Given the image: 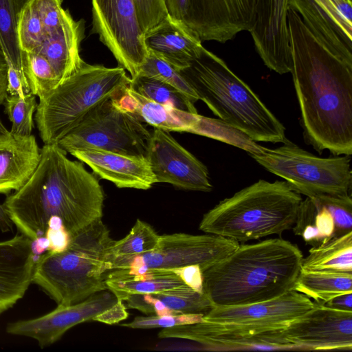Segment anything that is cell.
<instances>
[{
  "label": "cell",
  "mask_w": 352,
  "mask_h": 352,
  "mask_svg": "<svg viewBox=\"0 0 352 352\" xmlns=\"http://www.w3.org/2000/svg\"><path fill=\"white\" fill-rule=\"evenodd\" d=\"M131 81L121 66L107 67L83 61L74 74L39 100L34 120L43 144H58L89 111L120 94Z\"/></svg>",
  "instance_id": "obj_7"
},
{
  "label": "cell",
  "mask_w": 352,
  "mask_h": 352,
  "mask_svg": "<svg viewBox=\"0 0 352 352\" xmlns=\"http://www.w3.org/2000/svg\"><path fill=\"white\" fill-rule=\"evenodd\" d=\"M152 294L175 314L204 316L214 307L204 293L198 292L186 284Z\"/></svg>",
  "instance_id": "obj_31"
},
{
  "label": "cell",
  "mask_w": 352,
  "mask_h": 352,
  "mask_svg": "<svg viewBox=\"0 0 352 352\" xmlns=\"http://www.w3.org/2000/svg\"><path fill=\"white\" fill-rule=\"evenodd\" d=\"M168 15L177 20H184L189 0H164Z\"/></svg>",
  "instance_id": "obj_44"
},
{
  "label": "cell",
  "mask_w": 352,
  "mask_h": 352,
  "mask_svg": "<svg viewBox=\"0 0 352 352\" xmlns=\"http://www.w3.org/2000/svg\"><path fill=\"white\" fill-rule=\"evenodd\" d=\"M160 236L151 226L137 219L125 237L114 241L107 258L135 256L151 252L157 247Z\"/></svg>",
  "instance_id": "obj_32"
},
{
  "label": "cell",
  "mask_w": 352,
  "mask_h": 352,
  "mask_svg": "<svg viewBox=\"0 0 352 352\" xmlns=\"http://www.w3.org/2000/svg\"><path fill=\"white\" fill-rule=\"evenodd\" d=\"M219 120L255 142L285 143V127L250 87L204 48L178 71Z\"/></svg>",
  "instance_id": "obj_4"
},
{
  "label": "cell",
  "mask_w": 352,
  "mask_h": 352,
  "mask_svg": "<svg viewBox=\"0 0 352 352\" xmlns=\"http://www.w3.org/2000/svg\"><path fill=\"white\" fill-rule=\"evenodd\" d=\"M13 223L6 214L2 205H0V230L8 232L12 230Z\"/></svg>",
  "instance_id": "obj_48"
},
{
  "label": "cell",
  "mask_w": 352,
  "mask_h": 352,
  "mask_svg": "<svg viewBox=\"0 0 352 352\" xmlns=\"http://www.w3.org/2000/svg\"><path fill=\"white\" fill-rule=\"evenodd\" d=\"M281 348L351 350L352 311L316 305L280 329Z\"/></svg>",
  "instance_id": "obj_12"
},
{
  "label": "cell",
  "mask_w": 352,
  "mask_h": 352,
  "mask_svg": "<svg viewBox=\"0 0 352 352\" xmlns=\"http://www.w3.org/2000/svg\"><path fill=\"white\" fill-rule=\"evenodd\" d=\"M104 280L107 289L122 301L131 294L157 293L184 285L174 272L156 269H148L144 272L114 270L105 274Z\"/></svg>",
  "instance_id": "obj_25"
},
{
  "label": "cell",
  "mask_w": 352,
  "mask_h": 352,
  "mask_svg": "<svg viewBox=\"0 0 352 352\" xmlns=\"http://www.w3.org/2000/svg\"><path fill=\"white\" fill-rule=\"evenodd\" d=\"M287 0H257L250 33L264 64L279 74L290 73Z\"/></svg>",
  "instance_id": "obj_17"
},
{
  "label": "cell",
  "mask_w": 352,
  "mask_h": 352,
  "mask_svg": "<svg viewBox=\"0 0 352 352\" xmlns=\"http://www.w3.org/2000/svg\"><path fill=\"white\" fill-rule=\"evenodd\" d=\"M4 111L12 123L10 131L21 135H30L34 128L33 114L37 102L32 93L25 95L7 94L4 102Z\"/></svg>",
  "instance_id": "obj_34"
},
{
  "label": "cell",
  "mask_w": 352,
  "mask_h": 352,
  "mask_svg": "<svg viewBox=\"0 0 352 352\" xmlns=\"http://www.w3.org/2000/svg\"><path fill=\"white\" fill-rule=\"evenodd\" d=\"M118 301L109 289L96 293L70 305H58L50 312L37 318L8 323L7 333L34 339L45 348L59 340L72 327L93 318Z\"/></svg>",
  "instance_id": "obj_15"
},
{
  "label": "cell",
  "mask_w": 352,
  "mask_h": 352,
  "mask_svg": "<svg viewBox=\"0 0 352 352\" xmlns=\"http://www.w3.org/2000/svg\"><path fill=\"white\" fill-rule=\"evenodd\" d=\"M316 305L305 295L295 290L276 298L249 305L214 307L204 320L247 326L262 329H280Z\"/></svg>",
  "instance_id": "obj_16"
},
{
  "label": "cell",
  "mask_w": 352,
  "mask_h": 352,
  "mask_svg": "<svg viewBox=\"0 0 352 352\" xmlns=\"http://www.w3.org/2000/svg\"><path fill=\"white\" fill-rule=\"evenodd\" d=\"M49 242L45 236L36 237L31 240V251L34 256L39 257L47 252Z\"/></svg>",
  "instance_id": "obj_47"
},
{
  "label": "cell",
  "mask_w": 352,
  "mask_h": 352,
  "mask_svg": "<svg viewBox=\"0 0 352 352\" xmlns=\"http://www.w3.org/2000/svg\"><path fill=\"white\" fill-rule=\"evenodd\" d=\"M46 36L34 1L30 0L19 14L17 36L20 48L24 52H34L41 45Z\"/></svg>",
  "instance_id": "obj_36"
},
{
  "label": "cell",
  "mask_w": 352,
  "mask_h": 352,
  "mask_svg": "<svg viewBox=\"0 0 352 352\" xmlns=\"http://www.w3.org/2000/svg\"><path fill=\"white\" fill-rule=\"evenodd\" d=\"M122 109L138 116L142 122L166 131L190 132L198 113L157 103L130 87L113 98Z\"/></svg>",
  "instance_id": "obj_24"
},
{
  "label": "cell",
  "mask_w": 352,
  "mask_h": 352,
  "mask_svg": "<svg viewBox=\"0 0 352 352\" xmlns=\"http://www.w3.org/2000/svg\"><path fill=\"white\" fill-rule=\"evenodd\" d=\"M302 200L285 181L260 179L204 214L199 228L242 243L280 235L293 228Z\"/></svg>",
  "instance_id": "obj_5"
},
{
  "label": "cell",
  "mask_w": 352,
  "mask_h": 352,
  "mask_svg": "<svg viewBox=\"0 0 352 352\" xmlns=\"http://www.w3.org/2000/svg\"><path fill=\"white\" fill-rule=\"evenodd\" d=\"M306 244L318 246L334 236L335 226L329 210L316 198L306 197L300 204L292 228Z\"/></svg>",
  "instance_id": "obj_27"
},
{
  "label": "cell",
  "mask_w": 352,
  "mask_h": 352,
  "mask_svg": "<svg viewBox=\"0 0 352 352\" xmlns=\"http://www.w3.org/2000/svg\"><path fill=\"white\" fill-rule=\"evenodd\" d=\"M322 305L332 309L352 311V293L337 296Z\"/></svg>",
  "instance_id": "obj_45"
},
{
  "label": "cell",
  "mask_w": 352,
  "mask_h": 352,
  "mask_svg": "<svg viewBox=\"0 0 352 352\" xmlns=\"http://www.w3.org/2000/svg\"><path fill=\"white\" fill-rule=\"evenodd\" d=\"M38 14L47 34L60 24L66 10L62 7L63 0H34Z\"/></svg>",
  "instance_id": "obj_40"
},
{
  "label": "cell",
  "mask_w": 352,
  "mask_h": 352,
  "mask_svg": "<svg viewBox=\"0 0 352 352\" xmlns=\"http://www.w3.org/2000/svg\"><path fill=\"white\" fill-rule=\"evenodd\" d=\"M104 201L98 179L82 162L69 160L58 144H44L32 176L2 207L19 232L33 240L45 236L52 217L74 235L102 219Z\"/></svg>",
  "instance_id": "obj_2"
},
{
  "label": "cell",
  "mask_w": 352,
  "mask_h": 352,
  "mask_svg": "<svg viewBox=\"0 0 352 352\" xmlns=\"http://www.w3.org/2000/svg\"><path fill=\"white\" fill-rule=\"evenodd\" d=\"M134 1L139 24L144 34L168 16L164 0H134Z\"/></svg>",
  "instance_id": "obj_39"
},
{
  "label": "cell",
  "mask_w": 352,
  "mask_h": 352,
  "mask_svg": "<svg viewBox=\"0 0 352 352\" xmlns=\"http://www.w3.org/2000/svg\"><path fill=\"white\" fill-rule=\"evenodd\" d=\"M189 133L206 136L239 147L249 154L260 153L264 146L220 120L198 115Z\"/></svg>",
  "instance_id": "obj_30"
},
{
  "label": "cell",
  "mask_w": 352,
  "mask_h": 352,
  "mask_svg": "<svg viewBox=\"0 0 352 352\" xmlns=\"http://www.w3.org/2000/svg\"><path fill=\"white\" fill-rule=\"evenodd\" d=\"M8 65L4 54L0 47V105L3 104L8 94L7 92Z\"/></svg>",
  "instance_id": "obj_46"
},
{
  "label": "cell",
  "mask_w": 352,
  "mask_h": 352,
  "mask_svg": "<svg viewBox=\"0 0 352 352\" xmlns=\"http://www.w3.org/2000/svg\"><path fill=\"white\" fill-rule=\"evenodd\" d=\"M239 245L231 239L207 234L174 233L160 236L157 247L140 255L108 257L106 270L127 269L144 272L148 269L170 270L198 265L202 271L232 254Z\"/></svg>",
  "instance_id": "obj_10"
},
{
  "label": "cell",
  "mask_w": 352,
  "mask_h": 352,
  "mask_svg": "<svg viewBox=\"0 0 352 352\" xmlns=\"http://www.w3.org/2000/svg\"><path fill=\"white\" fill-rule=\"evenodd\" d=\"M23 65L30 91L39 100L59 85L54 69L42 54L36 52H23Z\"/></svg>",
  "instance_id": "obj_33"
},
{
  "label": "cell",
  "mask_w": 352,
  "mask_h": 352,
  "mask_svg": "<svg viewBox=\"0 0 352 352\" xmlns=\"http://www.w3.org/2000/svg\"><path fill=\"white\" fill-rule=\"evenodd\" d=\"M91 5L92 32L134 78L147 54L134 0H91Z\"/></svg>",
  "instance_id": "obj_11"
},
{
  "label": "cell",
  "mask_w": 352,
  "mask_h": 352,
  "mask_svg": "<svg viewBox=\"0 0 352 352\" xmlns=\"http://www.w3.org/2000/svg\"><path fill=\"white\" fill-rule=\"evenodd\" d=\"M157 183L202 192L212 189L207 167L172 137L155 128L146 155Z\"/></svg>",
  "instance_id": "obj_14"
},
{
  "label": "cell",
  "mask_w": 352,
  "mask_h": 352,
  "mask_svg": "<svg viewBox=\"0 0 352 352\" xmlns=\"http://www.w3.org/2000/svg\"><path fill=\"white\" fill-rule=\"evenodd\" d=\"M84 29V23L75 21L69 12L65 10L59 26L47 34L41 45L34 51L47 59L60 84L74 74L84 61L80 55Z\"/></svg>",
  "instance_id": "obj_22"
},
{
  "label": "cell",
  "mask_w": 352,
  "mask_h": 352,
  "mask_svg": "<svg viewBox=\"0 0 352 352\" xmlns=\"http://www.w3.org/2000/svg\"><path fill=\"white\" fill-rule=\"evenodd\" d=\"M130 87L138 93L157 103L184 111L198 113L195 104L185 95L160 80L138 75L131 79Z\"/></svg>",
  "instance_id": "obj_29"
},
{
  "label": "cell",
  "mask_w": 352,
  "mask_h": 352,
  "mask_svg": "<svg viewBox=\"0 0 352 352\" xmlns=\"http://www.w3.org/2000/svg\"><path fill=\"white\" fill-rule=\"evenodd\" d=\"M309 253L302 258L301 271L352 274V232L312 247Z\"/></svg>",
  "instance_id": "obj_26"
},
{
  "label": "cell",
  "mask_w": 352,
  "mask_h": 352,
  "mask_svg": "<svg viewBox=\"0 0 352 352\" xmlns=\"http://www.w3.org/2000/svg\"><path fill=\"white\" fill-rule=\"evenodd\" d=\"M203 317L199 314L149 315L137 316L131 322L121 325L131 329H164L201 322L204 320Z\"/></svg>",
  "instance_id": "obj_38"
},
{
  "label": "cell",
  "mask_w": 352,
  "mask_h": 352,
  "mask_svg": "<svg viewBox=\"0 0 352 352\" xmlns=\"http://www.w3.org/2000/svg\"><path fill=\"white\" fill-rule=\"evenodd\" d=\"M138 75L153 78L171 85L194 104L199 100L194 90L179 72L149 50H147Z\"/></svg>",
  "instance_id": "obj_35"
},
{
  "label": "cell",
  "mask_w": 352,
  "mask_h": 352,
  "mask_svg": "<svg viewBox=\"0 0 352 352\" xmlns=\"http://www.w3.org/2000/svg\"><path fill=\"white\" fill-rule=\"evenodd\" d=\"M69 153L118 188L148 190L157 183L146 157L91 148L76 149Z\"/></svg>",
  "instance_id": "obj_19"
},
{
  "label": "cell",
  "mask_w": 352,
  "mask_h": 352,
  "mask_svg": "<svg viewBox=\"0 0 352 352\" xmlns=\"http://www.w3.org/2000/svg\"><path fill=\"white\" fill-rule=\"evenodd\" d=\"M294 290L322 305L337 296L352 293V274L300 271Z\"/></svg>",
  "instance_id": "obj_28"
},
{
  "label": "cell",
  "mask_w": 352,
  "mask_h": 352,
  "mask_svg": "<svg viewBox=\"0 0 352 352\" xmlns=\"http://www.w3.org/2000/svg\"><path fill=\"white\" fill-rule=\"evenodd\" d=\"M113 98L94 107L58 145L69 153L91 148L146 157L151 132L138 116L120 109Z\"/></svg>",
  "instance_id": "obj_9"
},
{
  "label": "cell",
  "mask_w": 352,
  "mask_h": 352,
  "mask_svg": "<svg viewBox=\"0 0 352 352\" xmlns=\"http://www.w3.org/2000/svg\"><path fill=\"white\" fill-rule=\"evenodd\" d=\"M114 240L102 219L72 236L61 252H46L35 264L32 283L38 285L57 305L80 302L107 289L106 259Z\"/></svg>",
  "instance_id": "obj_6"
},
{
  "label": "cell",
  "mask_w": 352,
  "mask_h": 352,
  "mask_svg": "<svg viewBox=\"0 0 352 352\" xmlns=\"http://www.w3.org/2000/svg\"><path fill=\"white\" fill-rule=\"evenodd\" d=\"M146 50L177 71L187 67L204 49L201 41L183 21L168 15L144 34Z\"/></svg>",
  "instance_id": "obj_21"
},
{
  "label": "cell",
  "mask_w": 352,
  "mask_h": 352,
  "mask_svg": "<svg viewBox=\"0 0 352 352\" xmlns=\"http://www.w3.org/2000/svg\"><path fill=\"white\" fill-rule=\"evenodd\" d=\"M128 316L129 314L123 301L118 300L112 306L96 316L93 320L107 324H114L126 319Z\"/></svg>",
  "instance_id": "obj_43"
},
{
  "label": "cell",
  "mask_w": 352,
  "mask_h": 352,
  "mask_svg": "<svg viewBox=\"0 0 352 352\" xmlns=\"http://www.w3.org/2000/svg\"><path fill=\"white\" fill-rule=\"evenodd\" d=\"M41 148L33 135L8 131L0 120V194L8 195L21 188L37 168Z\"/></svg>",
  "instance_id": "obj_20"
},
{
  "label": "cell",
  "mask_w": 352,
  "mask_h": 352,
  "mask_svg": "<svg viewBox=\"0 0 352 352\" xmlns=\"http://www.w3.org/2000/svg\"><path fill=\"white\" fill-rule=\"evenodd\" d=\"M38 258L32 253L31 239L22 234L0 241V315L25 294Z\"/></svg>",
  "instance_id": "obj_18"
},
{
  "label": "cell",
  "mask_w": 352,
  "mask_h": 352,
  "mask_svg": "<svg viewBox=\"0 0 352 352\" xmlns=\"http://www.w3.org/2000/svg\"><path fill=\"white\" fill-rule=\"evenodd\" d=\"M170 271L177 274L186 285L198 292L204 293L203 274L199 265H186Z\"/></svg>",
  "instance_id": "obj_42"
},
{
  "label": "cell",
  "mask_w": 352,
  "mask_h": 352,
  "mask_svg": "<svg viewBox=\"0 0 352 352\" xmlns=\"http://www.w3.org/2000/svg\"><path fill=\"white\" fill-rule=\"evenodd\" d=\"M315 198L323 204L331 214L335 226L334 236L352 232L351 195L322 196Z\"/></svg>",
  "instance_id": "obj_37"
},
{
  "label": "cell",
  "mask_w": 352,
  "mask_h": 352,
  "mask_svg": "<svg viewBox=\"0 0 352 352\" xmlns=\"http://www.w3.org/2000/svg\"><path fill=\"white\" fill-rule=\"evenodd\" d=\"M291 72L305 142L322 153L352 154V65L342 60L287 9Z\"/></svg>",
  "instance_id": "obj_1"
},
{
  "label": "cell",
  "mask_w": 352,
  "mask_h": 352,
  "mask_svg": "<svg viewBox=\"0 0 352 352\" xmlns=\"http://www.w3.org/2000/svg\"><path fill=\"white\" fill-rule=\"evenodd\" d=\"M249 155L307 197L351 195V155L320 157L289 140L278 148L263 147L260 153Z\"/></svg>",
  "instance_id": "obj_8"
},
{
  "label": "cell",
  "mask_w": 352,
  "mask_h": 352,
  "mask_svg": "<svg viewBox=\"0 0 352 352\" xmlns=\"http://www.w3.org/2000/svg\"><path fill=\"white\" fill-rule=\"evenodd\" d=\"M45 236L49 242L47 252L58 253L65 251L69 245L72 235L63 224L48 226Z\"/></svg>",
  "instance_id": "obj_41"
},
{
  "label": "cell",
  "mask_w": 352,
  "mask_h": 352,
  "mask_svg": "<svg viewBox=\"0 0 352 352\" xmlns=\"http://www.w3.org/2000/svg\"><path fill=\"white\" fill-rule=\"evenodd\" d=\"M314 36L336 56L352 65L351 0H287Z\"/></svg>",
  "instance_id": "obj_13"
},
{
  "label": "cell",
  "mask_w": 352,
  "mask_h": 352,
  "mask_svg": "<svg viewBox=\"0 0 352 352\" xmlns=\"http://www.w3.org/2000/svg\"><path fill=\"white\" fill-rule=\"evenodd\" d=\"M302 258L297 245L282 239L239 245L202 271L204 293L218 307L276 298L294 290Z\"/></svg>",
  "instance_id": "obj_3"
},
{
  "label": "cell",
  "mask_w": 352,
  "mask_h": 352,
  "mask_svg": "<svg viewBox=\"0 0 352 352\" xmlns=\"http://www.w3.org/2000/svg\"><path fill=\"white\" fill-rule=\"evenodd\" d=\"M29 1L0 0V47L8 65L9 94H25L31 91L23 69V52L17 36L19 14Z\"/></svg>",
  "instance_id": "obj_23"
}]
</instances>
